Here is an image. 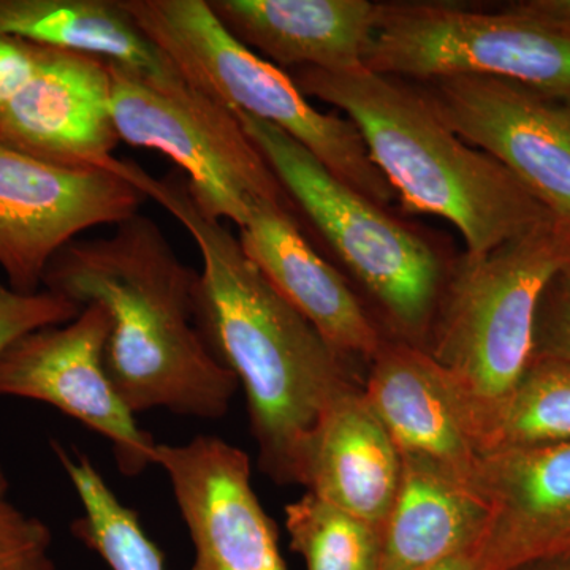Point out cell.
Returning <instances> with one entry per match:
<instances>
[{"label":"cell","mask_w":570,"mask_h":570,"mask_svg":"<svg viewBox=\"0 0 570 570\" xmlns=\"http://www.w3.org/2000/svg\"><path fill=\"white\" fill-rule=\"evenodd\" d=\"M0 570H56L52 532L10 498V483L0 466Z\"/></svg>","instance_id":"23"},{"label":"cell","mask_w":570,"mask_h":570,"mask_svg":"<svg viewBox=\"0 0 570 570\" xmlns=\"http://www.w3.org/2000/svg\"><path fill=\"white\" fill-rule=\"evenodd\" d=\"M145 198L110 171L56 167L0 145V269L7 285L39 294L62 247L94 227L129 219Z\"/></svg>","instance_id":"10"},{"label":"cell","mask_w":570,"mask_h":570,"mask_svg":"<svg viewBox=\"0 0 570 570\" xmlns=\"http://www.w3.org/2000/svg\"><path fill=\"white\" fill-rule=\"evenodd\" d=\"M39 47L0 36V111L31 77Z\"/></svg>","instance_id":"26"},{"label":"cell","mask_w":570,"mask_h":570,"mask_svg":"<svg viewBox=\"0 0 570 570\" xmlns=\"http://www.w3.org/2000/svg\"><path fill=\"white\" fill-rule=\"evenodd\" d=\"M107 67L119 138L174 160L204 213L238 228L262 204L298 214L230 108L184 78L159 82L118 63L107 62Z\"/></svg>","instance_id":"8"},{"label":"cell","mask_w":570,"mask_h":570,"mask_svg":"<svg viewBox=\"0 0 570 570\" xmlns=\"http://www.w3.org/2000/svg\"><path fill=\"white\" fill-rule=\"evenodd\" d=\"M82 309L85 307L77 303L48 291L18 294L0 281V355L18 337L33 330L67 324L80 316Z\"/></svg>","instance_id":"24"},{"label":"cell","mask_w":570,"mask_h":570,"mask_svg":"<svg viewBox=\"0 0 570 570\" xmlns=\"http://www.w3.org/2000/svg\"><path fill=\"white\" fill-rule=\"evenodd\" d=\"M515 570H570V553L528 562V564L521 566V568Z\"/></svg>","instance_id":"28"},{"label":"cell","mask_w":570,"mask_h":570,"mask_svg":"<svg viewBox=\"0 0 570 570\" xmlns=\"http://www.w3.org/2000/svg\"><path fill=\"white\" fill-rule=\"evenodd\" d=\"M156 464L167 472L193 539L190 570H287L242 449L197 436L187 444H157Z\"/></svg>","instance_id":"13"},{"label":"cell","mask_w":570,"mask_h":570,"mask_svg":"<svg viewBox=\"0 0 570 570\" xmlns=\"http://www.w3.org/2000/svg\"><path fill=\"white\" fill-rule=\"evenodd\" d=\"M363 66L412 82L499 78L570 105V32L504 7L379 2Z\"/></svg>","instance_id":"7"},{"label":"cell","mask_w":570,"mask_h":570,"mask_svg":"<svg viewBox=\"0 0 570 570\" xmlns=\"http://www.w3.org/2000/svg\"><path fill=\"white\" fill-rule=\"evenodd\" d=\"M0 36L92 56L153 81L183 80L122 0H0Z\"/></svg>","instance_id":"20"},{"label":"cell","mask_w":570,"mask_h":570,"mask_svg":"<svg viewBox=\"0 0 570 570\" xmlns=\"http://www.w3.org/2000/svg\"><path fill=\"white\" fill-rule=\"evenodd\" d=\"M149 40L184 80L230 108L283 130L330 174L389 209L397 197L346 116L318 111L287 71L273 66L220 24L208 0H122Z\"/></svg>","instance_id":"5"},{"label":"cell","mask_w":570,"mask_h":570,"mask_svg":"<svg viewBox=\"0 0 570 570\" xmlns=\"http://www.w3.org/2000/svg\"><path fill=\"white\" fill-rule=\"evenodd\" d=\"M479 455L570 442V363L532 358L512 393L474 431Z\"/></svg>","instance_id":"21"},{"label":"cell","mask_w":570,"mask_h":570,"mask_svg":"<svg viewBox=\"0 0 570 570\" xmlns=\"http://www.w3.org/2000/svg\"><path fill=\"white\" fill-rule=\"evenodd\" d=\"M198 273L151 217L134 214L100 238L75 239L48 265L45 291L110 316L105 370L132 414L224 417L239 387L195 321Z\"/></svg>","instance_id":"2"},{"label":"cell","mask_w":570,"mask_h":570,"mask_svg":"<svg viewBox=\"0 0 570 570\" xmlns=\"http://www.w3.org/2000/svg\"><path fill=\"white\" fill-rule=\"evenodd\" d=\"M363 395L400 453L426 456L474 487L479 452L466 404L425 348L385 340L371 360Z\"/></svg>","instance_id":"16"},{"label":"cell","mask_w":570,"mask_h":570,"mask_svg":"<svg viewBox=\"0 0 570 570\" xmlns=\"http://www.w3.org/2000/svg\"><path fill=\"white\" fill-rule=\"evenodd\" d=\"M119 141L107 62L39 47L31 77L0 111V145L56 167L116 175Z\"/></svg>","instance_id":"12"},{"label":"cell","mask_w":570,"mask_h":570,"mask_svg":"<svg viewBox=\"0 0 570 570\" xmlns=\"http://www.w3.org/2000/svg\"><path fill=\"white\" fill-rule=\"evenodd\" d=\"M489 508L479 491L426 456L401 453L395 501L382 528L379 570H419L478 551Z\"/></svg>","instance_id":"19"},{"label":"cell","mask_w":570,"mask_h":570,"mask_svg":"<svg viewBox=\"0 0 570 570\" xmlns=\"http://www.w3.org/2000/svg\"><path fill=\"white\" fill-rule=\"evenodd\" d=\"M474 489L490 513L475 551L487 570L570 553V442L485 453Z\"/></svg>","instance_id":"14"},{"label":"cell","mask_w":570,"mask_h":570,"mask_svg":"<svg viewBox=\"0 0 570 570\" xmlns=\"http://www.w3.org/2000/svg\"><path fill=\"white\" fill-rule=\"evenodd\" d=\"M569 261V239L549 223L453 262L425 351L463 396L472 441L530 366L540 296Z\"/></svg>","instance_id":"4"},{"label":"cell","mask_w":570,"mask_h":570,"mask_svg":"<svg viewBox=\"0 0 570 570\" xmlns=\"http://www.w3.org/2000/svg\"><path fill=\"white\" fill-rule=\"evenodd\" d=\"M288 75L306 97L332 105L354 122L371 160L403 204L452 224L468 257H482L553 223L504 165L442 121L417 82L366 67Z\"/></svg>","instance_id":"3"},{"label":"cell","mask_w":570,"mask_h":570,"mask_svg":"<svg viewBox=\"0 0 570 570\" xmlns=\"http://www.w3.org/2000/svg\"><path fill=\"white\" fill-rule=\"evenodd\" d=\"M419 570H487V568L480 561L478 553L472 551V553L460 554V557L450 558V560Z\"/></svg>","instance_id":"27"},{"label":"cell","mask_w":570,"mask_h":570,"mask_svg":"<svg viewBox=\"0 0 570 570\" xmlns=\"http://www.w3.org/2000/svg\"><path fill=\"white\" fill-rule=\"evenodd\" d=\"M291 547L307 570H379L382 530L307 493L285 508Z\"/></svg>","instance_id":"22"},{"label":"cell","mask_w":570,"mask_h":570,"mask_svg":"<svg viewBox=\"0 0 570 570\" xmlns=\"http://www.w3.org/2000/svg\"><path fill=\"white\" fill-rule=\"evenodd\" d=\"M298 214L273 204L255 206L239 228V245L273 288L341 355L367 362L385 337L335 266L307 242Z\"/></svg>","instance_id":"15"},{"label":"cell","mask_w":570,"mask_h":570,"mask_svg":"<svg viewBox=\"0 0 570 570\" xmlns=\"http://www.w3.org/2000/svg\"><path fill=\"white\" fill-rule=\"evenodd\" d=\"M532 358L570 363V261L551 277L540 296Z\"/></svg>","instance_id":"25"},{"label":"cell","mask_w":570,"mask_h":570,"mask_svg":"<svg viewBox=\"0 0 570 570\" xmlns=\"http://www.w3.org/2000/svg\"><path fill=\"white\" fill-rule=\"evenodd\" d=\"M417 85L442 121L504 165L570 242V105L499 78Z\"/></svg>","instance_id":"9"},{"label":"cell","mask_w":570,"mask_h":570,"mask_svg":"<svg viewBox=\"0 0 570 570\" xmlns=\"http://www.w3.org/2000/svg\"><path fill=\"white\" fill-rule=\"evenodd\" d=\"M110 316L91 305L67 324L33 330L0 355V396L24 397L102 434L127 478L156 464L157 442L138 426L105 370Z\"/></svg>","instance_id":"11"},{"label":"cell","mask_w":570,"mask_h":570,"mask_svg":"<svg viewBox=\"0 0 570 570\" xmlns=\"http://www.w3.org/2000/svg\"><path fill=\"white\" fill-rule=\"evenodd\" d=\"M119 176L193 236L195 321L206 346L245 389L258 463L281 485L303 482L311 438L326 409L360 387L351 360L277 294L230 230L195 204L183 174L156 178L124 163Z\"/></svg>","instance_id":"1"},{"label":"cell","mask_w":570,"mask_h":570,"mask_svg":"<svg viewBox=\"0 0 570 570\" xmlns=\"http://www.w3.org/2000/svg\"><path fill=\"white\" fill-rule=\"evenodd\" d=\"M220 24L281 70L360 69L376 31L370 0H208Z\"/></svg>","instance_id":"17"},{"label":"cell","mask_w":570,"mask_h":570,"mask_svg":"<svg viewBox=\"0 0 570 570\" xmlns=\"http://www.w3.org/2000/svg\"><path fill=\"white\" fill-rule=\"evenodd\" d=\"M400 479V450L363 389L343 393L326 409L311 438L302 485L382 530Z\"/></svg>","instance_id":"18"},{"label":"cell","mask_w":570,"mask_h":570,"mask_svg":"<svg viewBox=\"0 0 570 570\" xmlns=\"http://www.w3.org/2000/svg\"><path fill=\"white\" fill-rule=\"evenodd\" d=\"M234 112L298 213L373 296L395 340L425 348L453 264L417 228L330 174L283 130Z\"/></svg>","instance_id":"6"}]
</instances>
